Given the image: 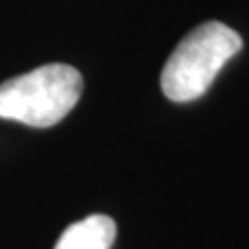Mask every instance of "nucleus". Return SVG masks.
<instances>
[{"label": "nucleus", "mask_w": 249, "mask_h": 249, "mask_svg": "<svg viewBox=\"0 0 249 249\" xmlns=\"http://www.w3.org/2000/svg\"><path fill=\"white\" fill-rule=\"evenodd\" d=\"M241 48L243 40L235 29L220 21L201 23L183 37L162 69L164 96L178 104L201 98Z\"/></svg>", "instance_id": "obj_1"}, {"label": "nucleus", "mask_w": 249, "mask_h": 249, "mask_svg": "<svg viewBox=\"0 0 249 249\" xmlns=\"http://www.w3.org/2000/svg\"><path fill=\"white\" fill-rule=\"evenodd\" d=\"M83 77L71 65L52 62L0 83V119L48 129L77 106Z\"/></svg>", "instance_id": "obj_2"}, {"label": "nucleus", "mask_w": 249, "mask_h": 249, "mask_svg": "<svg viewBox=\"0 0 249 249\" xmlns=\"http://www.w3.org/2000/svg\"><path fill=\"white\" fill-rule=\"evenodd\" d=\"M116 239V222L106 214H91L62 231L54 249H110Z\"/></svg>", "instance_id": "obj_3"}]
</instances>
